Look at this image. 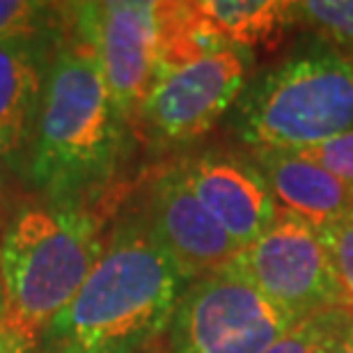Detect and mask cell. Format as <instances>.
<instances>
[{
  "mask_svg": "<svg viewBox=\"0 0 353 353\" xmlns=\"http://www.w3.org/2000/svg\"><path fill=\"white\" fill-rule=\"evenodd\" d=\"M46 41H0V159H28L46 76Z\"/></svg>",
  "mask_w": 353,
  "mask_h": 353,
  "instance_id": "cell-12",
  "label": "cell"
},
{
  "mask_svg": "<svg viewBox=\"0 0 353 353\" xmlns=\"http://www.w3.org/2000/svg\"><path fill=\"white\" fill-rule=\"evenodd\" d=\"M0 314H5V292H3V282H0Z\"/></svg>",
  "mask_w": 353,
  "mask_h": 353,
  "instance_id": "cell-22",
  "label": "cell"
},
{
  "mask_svg": "<svg viewBox=\"0 0 353 353\" xmlns=\"http://www.w3.org/2000/svg\"><path fill=\"white\" fill-rule=\"evenodd\" d=\"M319 234L333 266L342 305L353 310V211L333 223L321 225Z\"/></svg>",
  "mask_w": 353,
  "mask_h": 353,
  "instance_id": "cell-17",
  "label": "cell"
},
{
  "mask_svg": "<svg viewBox=\"0 0 353 353\" xmlns=\"http://www.w3.org/2000/svg\"><path fill=\"white\" fill-rule=\"evenodd\" d=\"M287 152L301 154V157H305L312 163L321 165L323 170L335 174L337 179L353 186V129L326 140V143L303 147V150H287Z\"/></svg>",
  "mask_w": 353,
  "mask_h": 353,
  "instance_id": "cell-19",
  "label": "cell"
},
{
  "mask_svg": "<svg viewBox=\"0 0 353 353\" xmlns=\"http://www.w3.org/2000/svg\"><path fill=\"white\" fill-rule=\"evenodd\" d=\"M296 319L241 275L188 282L165 328V353H264Z\"/></svg>",
  "mask_w": 353,
  "mask_h": 353,
  "instance_id": "cell-6",
  "label": "cell"
},
{
  "mask_svg": "<svg viewBox=\"0 0 353 353\" xmlns=\"http://www.w3.org/2000/svg\"><path fill=\"white\" fill-rule=\"evenodd\" d=\"M143 218L188 282L221 271L241 250L197 200L179 161L152 176Z\"/></svg>",
  "mask_w": 353,
  "mask_h": 353,
  "instance_id": "cell-9",
  "label": "cell"
},
{
  "mask_svg": "<svg viewBox=\"0 0 353 353\" xmlns=\"http://www.w3.org/2000/svg\"><path fill=\"white\" fill-rule=\"evenodd\" d=\"M214 30L232 46H275L292 30V3L282 0H197Z\"/></svg>",
  "mask_w": 353,
  "mask_h": 353,
  "instance_id": "cell-13",
  "label": "cell"
},
{
  "mask_svg": "<svg viewBox=\"0 0 353 353\" xmlns=\"http://www.w3.org/2000/svg\"><path fill=\"white\" fill-rule=\"evenodd\" d=\"M39 337L10 314H0V353H37Z\"/></svg>",
  "mask_w": 353,
  "mask_h": 353,
  "instance_id": "cell-20",
  "label": "cell"
},
{
  "mask_svg": "<svg viewBox=\"0 0 353 353\" xmlns=\"http://www.w3.org/2000/svg\"><path fill=\"white\" fill-rule=\"evenodd\" d=\"M157 23L159 48L154 81L232 46L214 30L197 3H157Z\"/></svg>",
  "mask_w": 353,
  "mask_h": 353,
  "instance_id": "cell-14",
  "label": "cell"
},
{
  "mask_svg": "<svg viewBox=\"0 0 353 353\" xmlns=\"http://www.w3.org/2000/svg\"><path fill=\"white\" fill-rule=\"evenodd\" d=\"M103 216L92 204H26L0 236L5 312L32 335L79 294L105 245Z\"/></svg>",
  "mask_w": 353,
  "mask_h": 353,
  "instance_id": "cell-4",
  "label": "cell"
},
{
  "mask_svg": "<svg viewBox=\"0 0 353 353\" xmlns=\"http://www.w3.org/2000/svg\"><path fill=\"white\" fill-rule=\"evenodd\" d=\"M252 69L255 53L225 46L193 65L161 76L136 110L131 129L159 152L193 145L232 112L252 79Z\"/></svg>",
  "mask_w": 353,
  "mask_h": 353,
  "instance_id": "cell-5",
  "label": "cell"
},
{
  "mask_svg": "<svg viewBox=\"0 0 353 353\" xmlns=\"http://www.w3.org/2000/svg\"><path fill=\"white\" fill-rule=\"evenodd\" d=\"M126 129L90 46L74 32L72 5L48 55L28 176L44 202L92 204L124 157Z\"/></svg>",
  "mask_w": 353,
  "mask_h": 353,
  "instance_id": "cell-1",
  "label": "cell"
},
{
  "mask_svg": "<svg viewBox=\"0 0 353 353\" xmlns=\"http://www.w3.org/2000/svg\"><path fill=\"white\" fill-rule=\"evenodd\" d=\"M60 5L34 3V0H0V41L39 39V32L55 26L48 23Z\"/></svg>",
  "mask_w": 353,
  "mask_h": 353,
  "instance_id": "cell-18",
  "label": "cell"
},
{
  "mask_svg": "<svg viewBox=\"0 0 353 353\" xmlns=\"http://www.w3.org/2000/svg\"><path fill=\"white\" fill-rule=\"evenodd\" d=\"M190 188L239 248L252 243L278 218L268 183L250 154L204 150L179 161Z\"/></svg>",
  "mask_w": 353,
  "mask_h": 353,
  "instance_id": "cell-10",
  "label": "cell"
},
{
  "mask_svg": "<svg viewBox=\"0 0 353 353\" xmlns=\"http://www.w3.org/2000/svg\"><path fill=\"white\" fill-rule=\"evenodd\" d=\"M294 26L353 55V0H299L292 3Z\"/></svg>",
  "mask_w": 353,
  "mask_h": 353,
  "instance_id": "cell-16",
  "label": "cell"
},
{
  "mask_svg": "<svg viewBox=\"0 0 353 353\" xmlns=\"http://www.w3.org/2000/svg\"><path fill=\"white\" fill-rule=\"evenodd\" d=\"M241 145L303 150L353 129V55L307 39L252 74L230 112Z\"/></svg>",
  "mask_w": 353,
  "mask_h": 353,
  "instance_id": "cell-3",
  "label": "cell"
},
{
  "mask_svg": "<svg viewBox=\"0 0 353 353\" xmlns=\"http://www.w3.org/2000/svg\"><path fill=\"white\" fill-rule=\"evenodd\" d=\"M186 285L143 214L124 216L79 294L41 330L37 353H140L165 333Z\"/></svg>",
  "mask_w": 353,
  "mask_h": 353,
  "instance_id": "cell-2",
  "label": "cell"
},
{
  "mask_svg": "<svg viewBox=\"0 0 353 353\" xmlns=\"http://www.w3.org/2000/svg\"><path fill=\"white\" fill-rule=\"evenodd\" d=\"M74 32L90 46L117 112L129 124L157 72V3L103 0L72 5Z\"/></svg>",
  "mask_w": 353,
  "mask_h": 353,
  "instance_id": "cell-8",
  "label": "cell"
},
{
  "mask_svg": "<svg viewBox=\"0 0 353 353\" xmlns=\"http://www.w3.org/2000/svg\"><path fill=\"white\" fill-rule=\"evenodd\" d=\"M0 197H3V170H0Z\"/></svg>",
  "mask_w": 353,
  "mask_h": 353,
  "instance_id": "cell-23",
  "label": "cell"
},
{
  "mask_svg": "<svg viewBox=\"0 0 353 353\" xmlns=\"http://www.w3.org/2000/svg\"><path fill=\"white\" fill-rule=\"evenodd\" d=\"M353 326V310L337 305L296 319L264 353H333Z\"/></svg>",
  "mask_w": 353,
  "mask_h": 353,
  "instance_id": "cell-15",
  "label": "cell"
},
{
  "mask_svg": "<svg viewBox=\"0 0 353 353\" xmlns=\"http://www.w3.org/2000/svg\"><path fill=\"white\" fill-rule=\"evenodd\" d=\"M268 183L275 207L321 228L353 211V186L287 150L248 152Z\"/></svg>",
  "mask_w": 353,
  "mask_h": 353,
  "instance_id": "cell-11",
  "label": "cell"
},
{
  "mask_svg": "<svg viewBox=\"0 0 353 353\" xmlns=\"http://www.w3.org/2000/svg\"><path fill=\"white\" fill-rule=\"evenodd\" d=\"M333 353H353V326L342 335V340L337 342V347L333 349Z\"/></svg>",
  "mask_w": 353,
  "mask_h": 353,
  "instance_id": "cell-21",
  "label": "cell"
},
{
  "mask_svg": "<svg viewBox=\"0 0 353 353\" xmlns=\"http://www.w3.org/2000/svg\"><path fill=\"white\" fill-rule=\"evenodd\" d=\"M225 268L248 280L294 319L342 305L319 228L294 214L280 211Z\"/></svg>",
  "mask_w": 353,
  "mask_h": 353,
  "instance_id": "cell-7",
  "label": "cell"
}]
</instances>
